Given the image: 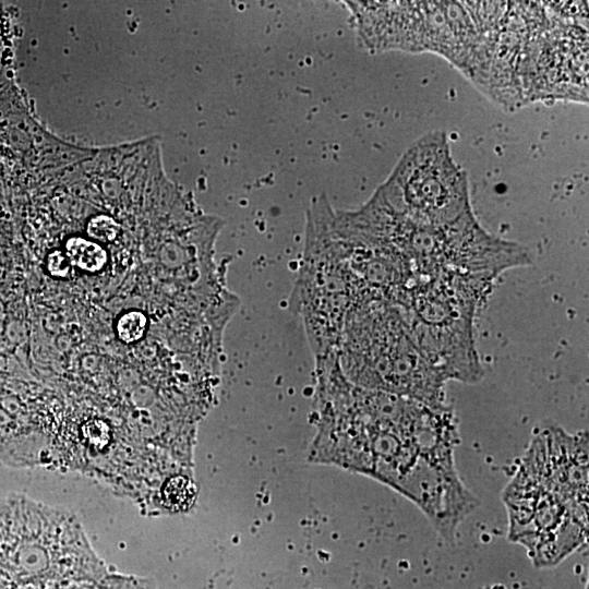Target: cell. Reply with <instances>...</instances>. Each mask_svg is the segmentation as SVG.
Listing matches in <instances>:
<instances>
[{"label": "cell", "mask_w": 589, "mask_h": 589, "mask_svg": "<svg viewBox=\"0 0 589 589\" xmlns=\"http://www.w3.org/2000/svg\"><path fill=\"white\" fill-rule=\"evenodd\" d=\"M363 243L405 261L416 277L471 276L494 279L503 271L530 263L519 244L490 235L473 213L445 225L413 221L375 191L354 213Z\"/></svg>", "instance_id": "cell-1"}, {"label": "cell", "mask_w": 589, "mask_h": 589, "mask_svg": "<svg viewBox=\"0 0 589 589\" xmlns=\"http://www.w3.org/2000/svg\"><path fill=\"white\" fill-rule=\"evenodd\" d=\"M352 385L444 407L447 377L419 349L401 310L372 301L347 317L336 349Z\"/></svg>", "instance_id": "cell-2"}, {"label": "cell", "mask_w": 589, "mask_h": 589, "mask_svg": "<svg viewBox=\"0 0 589 589\" xmlns=\"http://www.w3.org/2000/svg\"><path fill=\"white\" fill-rule=\"evenodd\" d=\"M104 567L68 512L25 495L0 502V573L19 585L98 580Z\"/></svg>", "instance_id": "cell-3"}, {"label": "cell", "mask_w": 589, "mask_h": 589, "mask_svg": "<svg viewBox=\"0 0 589 589\" xmlns=\"http://www.w3.org/2000/svg\"><path fill=\"white\" fill-rule=\"evenodd\" d=\"M493 280L457 275L417 277L398 306L419 349L447 380L473 383L483 375L473 321Z\"/></svg>", "instance_id": "cell-4"}, {"label": "cell", "mask_w": 589, "mask_h": 589, "mask_svg": "<svg viewBox=\"0 0 589 589\" xmlns=\"http://www.w3.org/2000/svg\"><path fill=\"white\" fill-rule=\"evenodd\" d=\"M333 215L321 199L311 207L302 266L291 299L315 357L336 351L348 315L374 301L347 261Z\"/></svg>", "instance_id": "cell-5"}, {"label": "cell", "mask_w": 589, "mask_h": 589, "mask_svg": "<svg viewBox=\"0 0 589 589\" xmlns=\"http://www.w3.org/2000/svg\"><path fill=\"white\" fill-rule=\"evenodd\" d=\"M394 209L413 221L445 225L472 213L467 173L455 163L447 137H420L376 190Z\"/></svg>", "instance_id": "cell-6"}, {"label": "cell", "mask_w": 589, "mask_h": 589, "mask_svg": "<svg viewBox=\"0 0 589 589\" xmlns=\"http://www.w3.org/2000/svg\"><path fill=\"white\" fill-rule=\"evenodd\" d=\"M454 448L419 452L394 490L413 502L444 541H453L459 524L477 507L455 469Z\"/></svg>", "instance_id": "cell-7"}, {"label": "cell", "mask_w": 589, "mask_h": 589, "mask_svg": "<svg viewBox=\"0 0 589 589\" xmlns=\"http://www.w3.org/2000/svg\"><path fill=\"white\" fill-rule=\"evenodd\" d=\"M104 584V589H157L152 579L134 576H108Z\"/></svg>", "instance_id": "cell-8"}]
</instances>
